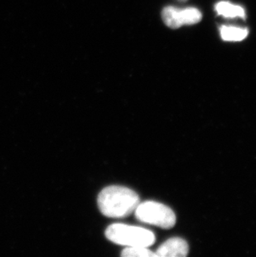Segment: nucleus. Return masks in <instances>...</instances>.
Segmentation results:
<instances>
[{
    "instance_id": "nucleus-9",
    "label": "nucleus",
    "mask_w": 256,
    "mask_h": 257,
    "mask_svg": "<svg viewBox=\"0 0 256 257\" xmlns=\"http://www.w3.org/2000/svg\"><path fill=\"white\" fill-rule=\"evenodd\" d=\"M180 1H186V0H180Z\"/></svg>"
},
{
    "instance_id": "nucleus-8",
    "label": "nucleus",
    "mask_w": 256,
    "mask_h": 257,
    "mask_svg": "<svg viewBox=\"0 0 256 257\" xmlns=\"http://www.w3.org/2000/svg\"><path fill=\"white\" fill-rule=\"evenodd\" d=\"M121 256L125 257H150L157 256L156 253L148 250V247L143 246H133L126 247L121 252Z\"/></svg>"
},
{
    "instance_id": "nucleus-1",
    "label": "nucleus",
    "mask_w": 256,
    "mask_h": 257,
    "mask_svg": "<svg viewBox=\"0 0 256 257\" xmlns=\"http://www.w3.org/2000/svg\"><path fill=\"white\" fill-rule=\"evenodd\" d=\"M140 203L138 195L127 187L110 186L100 192L97 205L104 216L122 218L135 211Z\"/></svg>"
},
{
    "instance_id": "nucleus-3",
    "label": "nucleus",
    "mask_w": 256,
    "mask_h": 257,
    "mask_svg": "<svg viewBox=\"0 0 256 257\" xmlns=\"http://www.w3.org/2000/svg\"><path fill=\"white\" fill-rule=\"evenodd\" d=\"M136 217L144 223L161 228H172L176 224V215L164 204L148 201L139 203L135 210Z\"/></svg>"
},
{
    "instance_id": "nucleus-2",
    "label": "nucleus",
    "mask_w": 256,
    "mask_h": 257,
    "mask_svg": "<svg viewBox=\"0 0 256 257\" xmlns=\"http://www.w3.org/2000/svg\"><path fill=\"white\" fill-rule=\"evenodd\" d=\"M105 234L109 240L127 247H148L156 240L154 233L151 230L125 224H112L107 227Z\"/></svg>"
},
{
    "instance_id": "nucleus-7",
    "label": "nucleus",
    "mask_w": 256,
    "mask_h": 257,
    "mask_svg": "<svg viewBox=\"0 0 256 257\" xmlns=\"http://www.w3.org/2000/svg\"><path fill=\"white\" fill-rule=\"evenodd\" d=\"M220 36L225 41H241L246 38L249 34L247 29L232 27V26H222L220 29Z\"/></svg>"
},
{
    "instance_id": "nucleus-4",
    "label": "nucleus",
    "mask_w": 256,
    "mask_h": 257,
    "mask_svg": "<svg viewBox=\"0 0 256 257\" xmlns=\"http://www.w3.org/2000/svg\"><path fill=\"white\" fill-rule=\"evenodd\" d=\"M162 20L171 29H178L182 25H196L201 20V13L196 8H177L168 6L162 11Z\"/></svg>"
},
{
    "instance_id": "nucleus-5",
    "label": "nucleus",
    "mask_w": 256,
    "mask_h": 257,
    "mask_svg": "<svg viewBox=\"0 0 256 257\" xmlns=\"http://www.w3.org/2000/svg\"><path fill=\"white\" fill-rule=\"evenodd\" d=\"M189 252L188 244L181 238H171L160 245L157 250V256L184 257Z\"/></svg>"
},
{
    "instance_id": "nucleus-6",
    "label": "nucleus",
    "mask_w": 256,
    "mask_h": 257,
    "mask_svg": "<svg viewBox=\"0 0 256 257\" xmlns=\"http://www.w3.org/2000/svg\"><path fill=\"white\" fill-rule=\"evenodd\" d=\"M215 10L218 15L225 18H243L245 17V12L241 6L233 5L227 1H221L215 5Z\"/></svg>"
}]
</instances>
